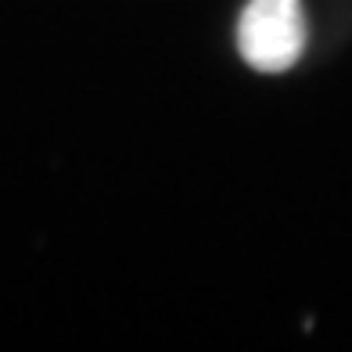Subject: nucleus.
Masks as SVG:
<instances>
[{"mask_svg": "<svg viewBox=\"0 0 352 352\" xmlns=\"http://www.w3.org/2000/svg\"><path fill=\"white\" fill-rule=\"evenodd\" d=\"M309 22L302 0H248L237 19V51L255 72L277 76L302 58Z\"/></svg>", "mask_w": 352, "mask_h": 352, "instance_id": "1", "label": "nucleus"}]
</instances>
